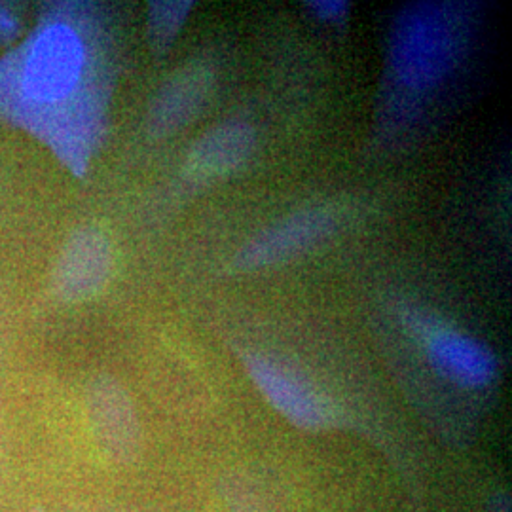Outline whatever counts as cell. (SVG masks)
<instances>
[{
	"instance_id": "6da1fadb",
	"label": "cell",
	"mask_w": 512,
	"mask_h": 512,
	"mask_svg": "<svg viewBox=\"0 0 512 512\" xmlns=\"http://www.w3.org/2000/svg\"><path fill=\"white\" fill-rule=\"evenodd\" d=\"M465 23L454 4L418 2L397 16L387 46L389 80L404 97L437 92L456 73Z\"/></svg>"
},
{
	"instance_id": "7a4b0ae2",
	"label": "cell",
	"mask_w": 512,
	"mask_h": 512,
	"mask_svg": "<svg viewBox=\"0 0 512 512\" xmlns=\"http://www.w3.org/2000/svg\"><path fill=\"white\" fill-rule=\"evenodd\" d=\"M93 54L90 44L69 25H52L35 40L25 59L23 90L38 103L76 101L105 109L103 99L84 92L92 84Z\"/></svg>"
},
{
	"instance_id": "3957f363",
	"label": "cell",
	"mask_w": 512,
	"mask_h": 512,
	"mask_svg": "<svg viewBox=\"0 0 512 512\" xmlns=\"http://www.w3.org/2000/svg\"><path fill=\"white\" fill-rule=\"evenodd\" d=\"M336 228L338 213L329 207L300 209L249 239L234 264L241 272H258L285 264L323 243Z\"/></svg>"
},
{
	"instance_id": "277c9868",
	"label": "cell",
	"mask_w": 512,
	"mask_h": 512,
	"mask_svg": "<svg viewBox=\"0 0 512 512\" xmlns=\"http://www.w3.org/2000/svg\"><path fill=\"white\" fill-rule=\"evenodd\" d=\"M410 323L420 336L429 363L446 380L467 389L488 387L494 382L497 359L486 344L427 317H412Z\"/></svg>"
},
{
	"instance_id": "5b68a950",
	"label": "cell",
	"mask_w": 512,
	"mask_h": 512,
	"mask_svg": "<svg viewBox=\"0 0 512 512\" xmlns=\"http://www.w3.org/2000/svg\"><path fill=\"white\" fill-rule=\"evenodd\" d=\"M245 365L266 401L296 427L319 431L332 423L329 403L300 374L266 355H247Z\"/></svg>"
},
{
	"instance_id": "8992f818",
	"label": "cell",
	"mask_w": 512,
	"mask_h": 512,
	"mask_svg": "<svg viewBox=\"0 0 512 512\" xmlns=\"http://www.w3.org/2000/svg\"><path fill=\"white\" fill-rule=\"evenodd\" d=\"M88 416L99 448L114 463H131L141 450V423L128 391L109 376L88 387Z\"/></svg>"
},
{
	"instance_id": "52a82bcc",
	"label": "cell",
	"mask_w": 512,
	"mask_h": 512,
	"mask_svg": "<svg viewBox=\"0 0 512 512\" xmlns=\"http://www.w3.org/2000/svg\"><path fill=\"white\" fill-rule=\"evenodd\" d=\"M112 266L114 253L107 234L95 226L78 228L59 256L55 291L67 302L90 300L107 285Z\"/></svg>"
},
{
	"instance_id": "ba28073f",
	"label": "cell",
	"mask_w": 512,
	"mask_h": 512,
	"mask_svg": "<svg viewBox=\"0 0 512 512\" xmlns=\"http://www.w3.org/2000/svg\"><path fill=\"white\" fill-rule=\"evenodd\" d=\"M258 147L256 131L245 120H226L205 131L186 156V171L198 181H219L241 171Z\"/></svg>"
},
{
	"instance_id": "9c48e42d",
	"label": "cell",
	"mask_w": 512,
	"mask_h": 512,
	"mask_svg": "<svg viewBox=\"0 0 512 512\" xmlns=\"http://www.w3.org/2000/svg\"><path fill=\"white\" fill-rule=\"evenodd\" d=\"M217 74L205 65L184 67L165 84L150 110V129L169 135L190 124L207 105Z\"/></svg>"
},
{
	"instance_id": "30bf717a",
	"label": "cell",
	"mask_w": 512,
	"mask_h": 512,
	"mask_svg": "<svg viewBox=\"0 0 512 512\" xmlns=\"http://www.w3.org/2000/svg\"><path fill=\"white\" fill-rule=\"evenodd\" d=\"M192 2H152L148 10V38L152 48L162 54L183 31L192 12Z\"/></svg>"
},
{
	"instance_id": "8fae6325",
	"label": "cell",
	"mask_w": 512,
	"mask_h": 512,
	"mask_svg": "<svg viewBox=\"0 0 512 512\" xmlns=\"http://www.w3.org/2000/svg\"><path fill=\"white\" fill-rule=\"evenodd\" d=\"M306 8L311 18L334 27L344 25L351 14V4L346 0H310L306 2Z\"/></svg>"
}]
</instances>
